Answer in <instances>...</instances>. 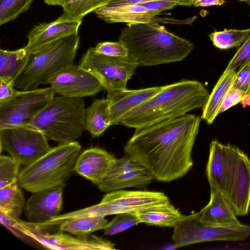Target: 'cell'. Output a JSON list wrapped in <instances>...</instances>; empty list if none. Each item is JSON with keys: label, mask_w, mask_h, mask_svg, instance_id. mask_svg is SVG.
Returning <instances> with one entry per match:
<instances>
[{"label": "cell", "mask_w": 250, "mask_h": 250, "mask_svg": "<svg viewBox=\"0 0 250 250\" xmlns=\"http://www.w3.org/2000/svg\"><path fill=\"white\" fill-rule=\"evenodd\" d=\"M201 119L186 114L135 128L124 146L125 155L144 166L158 181L178 179L193 166L191 152Z\"/></svg>", "instance_id": "obj_1"}, {"label": "cell", "mask_w": 250, "mask_h": 250, "mask_svg": "<svg viewBox=\"0 0 250 250\" xmlns=\"http://www.w3.org/2000/svg\"><path fill=\"white\" fill-rule=\"evenodd\" d=\"M206 172L210 189L230 202L237 216L250 208V160L238 147L217 140L210 143Z\"/></svg>", "instance_id": "obj_2"}, {"label": "cell", "mask_w": 250, "mask_h": 250, "mask_svg": "<svg viewBox=\"0 0 250 250\" xmlns=\"http://www.w3.org/2000/svg\"><path fill=\"white\" fill-rule=\"evenodd\" d=\"M209 94L203 83L184 80L163 86L149 99L131 110L120 124L137 128L175 118L203 107Z\"/></svg>", "instance_id": "obj_3"}, {"label": "cell", "mask_w": 250, "mask_h": 250, "mask_svg": "<svg viewBox=\"0 0 250 250\" xmlns=\"http://www.w3.org/2000/svg\"><path fill=\"white\" fill-rule=\"evenodd\" d=\"M119 41L138 66H152L183 60L193 49V44L151 21L127 25Z\"/></svg>", "instance_id": "obj_4"}, {"label": "cell", "mask_w": 250, "mask_h": 250, "mask_svg": "<svg viewBox=\"0 0 250 250\" xmlns=\"http://www.w3.org/2000/svg\"><path fill=\"white\" fill-rule=\"evenodd\" d=\"M82 146L76 141L59 144L20 171L18 183L26 190L35 193L64 187L74 172Z\"/></svg>", "instance_id": "obj_5"}, {"label": "cell", "mask_w": 250, "mask_h": 250, "mask_svg": "<svg viewBox=\"0 0 250 250\" xmlns=\"http://www.w3.org/2000/svg\"><path fill=\"white\" fill-rule=\"evenodd\" d=\"M85 111L82 98L54 97L28 126L41 131L47 140L59 144L74 142L85 129Z\"/></svg>", "instance_id": "obj_6"}, {"label": "cell", "mask_w": 250, "mask_h": 250, "mask_svg": "<svg viewBox=\"0 0 250 250\" xmlns=\"http://www.w3.org/2000/svg\"><path fill=\"white\" fill-rule=\"evenodd\" d=\"M78 35L54 42L30 53L26 66L14 83L21 91L37 89L64 68L74 64L79 43Z\"/></svg>", "instance_id": "obj_7"}, {"label": "cell", "mask_w": 250, "mask_h": 250, "mask_svg": "<svg viewBox=\"0 0 250 250\" xmlns=\"http://www.w3.org/2000/svg\"><path fill=\"white\" fill-rule=\"evenodd\" d=\"M170 203L161 192L118 190L109 192L95 205L62 214V220L86 216L136 213L146 208Z\"/></svg>", "instance_id": "obj_8"}, {"label": "cell", "mask_w": 250, "mask_h": 250, "mask_svg": "<svg viewBox=\"0 0 250 250\" xmlns=\"http://www.w3.org/2000/svg\"><path fill=\"white\" fill-rule=\"evenodd\" d=\"M250 236V226L242 224L220 225L201 219L197 213L185 215L174 227L172 239L174 247L216 241H240Z\"/></svg>", "instance_id": "obj_9"}, {"label": "cell", "mask_w": 250, "mask_h": 250, "mask_svg": "<svg viewBox=\"0 0 250 250\" xmlns=\"http://www.w3.org/2000/svg\"><path fill=\"white\" fill-rule=\"evenodd\" d=\"M79 66L93 75L107 92L126 89L138 64L130 56H108L90 47L83 56Z\"/></svg>", "instance_id": "obj_10"}, {"label": "cell", "mask_w": 250, "mask_h": 250, "mask_svg": "<svg viewBox=\"0 0 250 250\" xmlns=\"http://www.w3.org/2000/svg\"><path fill=\"white\" fill-rule=\"evenodd\" d=\"M3 225L17 230L21 234L38 242L46 249L69 250H110L115 249V244L98 236H73L62 231L49 233L38 229L28 222L19 219L5 217Z\"/></svg>", "instance_id": "obj_11"}, {"label": "cell", "mask_w": 250, "mask_h": 250, "mask_svg": "<svg viewBox=\"0 0 250 250\" xmlns=\"http://www.w3.org/2000/svg\"><path fill=\"white\" fill-rule=\"evenodd\" d=\"M55 93L51 87L17 90L10 99L0 103V128L28 126L53 99Z\"/></svg>", "instance_id": "obj_12"}, {"label": "cell", "mask_w": 250, "mask_h": 250, "mask_svg": "<svg viewBox=\"0 0 250 250\" xmlns=\"http://www.w3.org/2000/svg\"><path fill=\"white\" fill-rule=\"evenodd\" d=\"M47 140L41 131L29 126L0 128V152L6 151L25 166L50 150Z\"/></svg>", "instance_id": "obj_13"}, {"label": "cell", "mask_w": 250, "mask_h": 250, "mask_svg": "<svg viewBox=\"0 0 250 250\" xmlns=\"http://www.w3.org/2000/svg\"><path fill=\"white\" fill-rule=\"evenodd\" d=\"M154 179L144 166L125 156L116 159L107 175L97 186L101 191L109 192L126 188L143 187Z\"/></svg>", "instance_id": "obj_14"}, {"label": "cell", "mask_w": 250, "mask_h": 250, "mask_svg": "<svg viewBox=\"0 0 250 250\" xmlns=\"http://www.w3.org/2000/svg\"><path fill=\"white\" fill-rule=\"evenodd\" d=\"M47 84L50 85L55 93L68 97L91 96L103 88L93 75L74 64L53 75Z\"/></svg>", "instance_id": "obj_15"}, {"label": "cell", "mask_w": 250, "mask_h": 250, "mask_svg": "<svg viewBox=\"0 0 250 250\" xmlns=\"http://www.w3.org/2000/svg\"><path fill=\"white\" fill-rule=\"evenodd\" d=\"M82 22L63 14L52 22L40 23L28 34V41L24 47L31 53L56 41L78 35Z\"/></svg>", "instance_id": "obj_16"}, {"label": "cell", "mask_w": 250, "mask_h": 250, "mask_svg": "<svg viewBox=\"0 0 250 250\" xmlns=\"http://www.w3.org/2000/svg\"><path fill=\"white\" fill-rule=\"evenodd\" d=\"M63 188L58 187L33 193L24 208L27 222L41 225L58 216L62 208Z\"/></svg>", "instance_id": "obj_17"}, {"label": "cell", "mask_w": 250, "mask_h": 250, "mask_svg": "<svg viewBox=\"0 0 250 250\" xmlns=\"http://www.w3.org/2000/svg\"><path fill=\"white\" fill-rule=\"evenodd\" d=\"M116 159L103 149L90 148L80 154L74 172L98 185L107 175Z\"/></svg>", "instance_id": "obj_18"}, {"label": "cell", "mask_w": 250, "mask_h": 250, "mask_svg": "<svg viewBox=\"0 0 250 250\" xmlns=\"http://www.w3.org/2000/svg\"><path fill=\"white\" fill-rule=\"evenodd\" d=\"M163 86L136 90L125 89L107 92L112 125L120 123L131 110L141 104L159 92Z\"/></svg>", "instance_id": "obj_19"}, {"label": "cell", "mask_w": 250, "mask_h": 250, "mask_svg": "<svg viewBox=\"0 0 250 250\" xmlns=\"http://www.w3.org/2000/svg\"><path fill=\"white\" fill-rule=\"evenodd\" d=\"M94 12L99 18L106 23L124 22L127 25L153 21V18L161 13L142 4L129 3L116 5L107 4L97 9Z\"/></svg>", "instance_id": "obj_20"}, {"label": "cell", "mask_w": 250, "mask_h": 250, "mask_svg": "<svg viewBox=\"0 0 250 250\" xmlns=\"http://www.w3.org/2000/svg\"><path fill=\"white\" fill-rule=\"evenodd\" d=\"M199 217L216 224L229 225L240 223L230 202L218 190L210 189V200L200 211Z\"/></svg>", "instance_id": "obj_21"}, {"label": "cell", "mask_w": 250, "mask_h": 250, "mask_svg": "<svg viewBox=\"0 0 250 250\" xmlns=\"http://www.w3.org/2000/svg\"><path fill=\"white\" fill-rule=\"evenodd\" d=\"M236 72L235 70H225L209 94L201 117L208 125L212 124L219 114L221 105L232 86Z\"/></svg>", "instance_id": "obj_22"}, {"label": "cell", "mask_w": 250, "mask_h": 250, "mask_svg": "<svg viewBox=\"0 0 250 250\" xmlns=\"http://www.w3.org/2000/svg\"><path fill=\"white\" fill-rule=\"evenodd\" d=\"M84 125L93 137L100 136L112 125L109 104L106 98L94 100L85 109Z\"/></svg>", "instance_id": "obj_23"}, {"label": "cell", "mask_w": 250, "mask_h": 250, "mask_svg": "<svg viewBox=\"0 0 250 250\" xmlns=\"http://www.w3.org/2000/svg\"><path fill=\"white\" fill-rule=\"evenodd\" d=\"M141 223L159 227H174L185 215L170 203L136 212Z\"/></svg>", "instance_id": "obj_24"}, {"label": "cell", "mask_w": 250, "mask_h": 250, "mask_svg": "<svg viewBox=\"0 0 250 250\" xmlns=\"http://www.w3.org/2000/svg\"><path fill=\"white\" fill-rule=\"evenodd\" d=\"M30 53L25 47L14 51L0 50V80L13 83L28 62Z\"/></svg>", "instance_id": "obj_25"}, {"label": "cell", "mask_w": 250, "mask_h": 250, "mask_svg": "<svg viewBox=\"0 0 250 250\" xmlns=\"http://www.w3.org/2000/svg\"><path fill=\"white\" fill-rule=\"evenodd\" d=\"M18 182L0 188V214L12 219H19L26 202Z\"/></svg>", "instance_id": "obj_26"}, {"label": "cell", "mask_w": 250, "mask_h": 250, "mask_svg": "<svg viewBox=\"0 0 250 250\" xmlns=\"http://www.w3.org/2000/svg\"><path fill=\"white\" fill-rule=\"evenodd\" d=\"M108 223L105 216L81 217L66 219L60 225V230L78 236H85L101 229H104Z\"/></svg>", "instance_id": "obj_27"}, {"label": "cell", "mask_w": 250, "mask_h": 250, "mask_svg": "<svg viewBox=\"0 0 250 250\" xmlns=\"http://www.w3.org/2000/svg\"><path fill=\"white\" fill-rule=\"evenodd\" d=\"M110 0H64L61 5L64 14L77 20L107 4Z\"/></svg>", "instance_id": "obj_28"}, {"label": "cell", "mask_w": 250, "mask_h": 250, "mask_svg": "<svg viewBox=\"0 0 250 250\" xmlns=\"http://www.w3.org/2000/svg\"><path fill=\"white\" fill-rule=\"evenodd\" d=\"M250 33V28L244 30L234 29L214 31L209 35L213 45L220 49H228L239 46Z\"/></svg>", "instance_id": "obj_29"}, {"label": "cell", "mask_w": 250, "mask_h": 250, "mask_svg": "<svg viewBox=\"0 0 250 250\" xmlns=\"http://www.w3.org/2000/svg\"><path fill=\"white\" fill-rule=\"evenodd\" d=\"M33 0H0V25L16 19L30 7Z\"/></svg>", "instance_id": "obj_30"}, {"label": "cell", "mask_w": 250, "mask_h": 250, "mask_svg": "<svg viewBox=\"0 0 250 250\" xmlns=\"http://www.w3.org/2000/svg\"><path fill=\"white\" fill-rule=\"evenodd\" d=\"M20 164L12 156H0V188L18 182Z\"/></svg>", "instance_id": "obj_31"}, {"label": "cell", "mask_w": 250, "mask_h": 250, "mask_svg": "<svg viewBox=\"0 0 250 250\" xmlns=\"http://www.w3.org/2000/svg\"><path fill=\"white\" fill-rule=\"evenodd\" d=\"M140 223L136 213H119L107 223L104 229V232L106 235H113Z\"/></svg>", "instance_id": "obj_32"}, {"label": "cell", "mask_w": 250, "mask_h": 250, "mask_svg": "<svg viewBox=\"0 0 250 250\" xmlns=\"http://www.w3.org/2000/svg\"><path fill=\"white\" fill-rule=\"evenodd\" d=\"M94 50L100 54L116 57L128 56V51L125 45L120 41L117 42H104L98 43Z\"/></svg>", "instance_id": "obj_33"}, {"label": "cell", "mask_w": 250, "mask_h": 250, "mask_svg": "<svg viewBox=\"0 0 250 250\" xmlns=\"http://www.w3.org/2000/svg\"><path fill=\"white\" fill-rule=\"evenodd\" d=\"M232 87L250 95V61L242 63L236 72Z\"/></svg>", "instance_id": "obj_34"}, {"label": "cell", "mask_w": 250, "mask_h": 250, "mask_svg": "<svg viewBox=\"0 0 250 250\" xmlns=\"http://www.w3.org/2000/svg\"><path fill=\"white\" fill-rule=\"evenodd\" d=\"M250 61V35L245 41L242 45L237 50L230 60L225 70H235L242 63Z\"/></svg>", "instance_id": "obj_35"}, {"label": "cell", "mask_w": 250, "mask_h": 250, "mask_svg": "<svg viewBox=\"0 0 250 250\" xmlns=\"http://www.w3.org/2000/svg\"><path fill=\"white\" fill-rule=\"evenodd\" d=\"M247 96L244 91L232 86L221 105L219 114L225 111L239 103H241Z\"/></svg>", "instance_id": "obj_36"}, {"label": "cell", "mask_w": 250, "mask_h": 250, "mask_svg": "<svg viewBox=\"0 0 250 250\" xmlns=\"http://www.w3.org/2000/svg\"><path fill=\"white\" fill-rule=\"evenodd\" d=\"M169 1L176 2L178 5L191 6L196 0H110L107 3L110 5H116L123 4H142L151 1Z\"/></svg>", "instance_id": "obj_37"}, {"label": "cell", "mask_w": 250, "mask_h": 250, "mask_svg": "<svg viewBox=\"0 0 250 250\" xmlns=\"http://www.w3.org/2000/svg\"><path fill=\"white\" fill-rule=\"evenodd\" d=\"M142 5L150 10L157 11L160 13L166 10L172 9L178 5L174 2L163 0L149 1Z\"/></svg>", "instance_id": "obj_38"}, {"label": "cell", "mask_w": 250, "mask_h": 250, "mask_svg": "<svg viewBox=\"0 0 250 250\" xmlns=\"http://www.w3.org/2000/svg\"><path fill=\"white\" fill-rule=\"evenodd\" d=\"M13 83L0 80V103L3 102L12 97L17 90Z\"/></svg>", "instance_id": "obj_39"}, {"label": "cell", "mask_w": 250, "mask_h": 250, "mask_svg": "<svg viewBox=\"0 0 250 250\" xmlns=\"http://www.w3.org/2000/svg\"><path fill=\"white\" fill-rule=\"evenodd\" d=\"M225 3V0H196L193 5L196 7H208L213 5H221Z\"/></svg>", "instance_id": "obj_40"}, {"label": "cell", "mask_w": 250, "mask_h": 250, "mask_svg": "<svg viewBox=\"0 0 250 250\" xmlns=\"http://www.w3.org/2000/svg\"><path fill=\"white\" fill-rule=\"evenodd\" d=\"M64 0H44V2L50 5H61Z\"/></svg>", "instance_id": "obj_41"}, {"label": "cell", "mask_w": 250, "mask_h": 250, "mask_svg": "<svg viewBox=\"0 0 250 250\" xmlns=\"http://www.w3.org/2000/svg\"><path fill=\"white\" fill-rule=\"evenodd\" d=\"M240 0V1H246V0Z\"/></svg>", "instance_id": "obj_42"}]
</instances>
